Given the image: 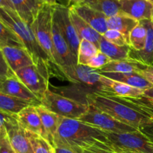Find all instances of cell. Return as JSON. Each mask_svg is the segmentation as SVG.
Here are the masks:
<instances>
[{
  "label": "cell",
  "instance_id": "obj_28",
  "mask_svg": "<svg viewBox=\"0 0 153 153\" xmlns=\"http://www.w3.org/2000/svg\"><path fill=\"white\" fill-rule=\"evenodd\" d=\"M31 105L29 102L0 92V111L15 116L22 109Z\"/></svg>",
  "mask_w": 153,
  "mask_h": 153
},
{
  "label": "cell",
  "instance_id": "obj_27",
  "mask_svg": "<svg viewBox=\"0 0 153 153\" xmlns=\"http://www.w3.org/2000/svg\"><path fill=\"white\" fill-rule=\"evenodd\" d=\"M116 101L120 102L137 111L150 117L153 119V101L148 100L145 97L141 98H125V97H110Z\"/></svg>",
  "mask_w": 153,
  "mask_h": 153
},
{
  "label": "cell",
  "instance_id": "obj_16",
  "mask_svg": "<svg viewBox=\"0 0 153 153\" xmlns=\"http://www.w3.org/2000/svg\"><path fill=\"white\" fill-rule=\"evenodd\" d=\"M119 1L121 13L135 20L151 19L153 13V4L146 0H122Z\"/></svg>",
  "mask_w": 153,
  "mask_h": 153
},
{
  "label": "cell",
  "instance_id": "obj_47",
  "mask_svg": "<svg viewBox=\"0 0 153 153\" xmlns=\"http://www.w3.org/2000/svg\"><path fill=\"white\" fill-rule=\"evenodd\" d=\"M146 1H148V2H150V3H151V4H153V0H146Z\"/></svg>",
  "mask_w": 153,
  "mask_h": 153
},
{
  "label": "cell",
  "instance_id": "obj_44",
  "mask_svg": "<svg viewBox=\"0 0 153 153\" xmlns=\"http://www.w3.org/2000/svg\"><path fill=\"white\" fill-rule=\"evenodd\" d=\"M68 1L72 3L71 5H76V4H80L83 3V0H68Z\"/></svg>",
  "mask_w": 153,
  "mask_h": 153
},
{
  "label": "cell",
  "instance_id": "obj_45",
  "mask_svg": "<svg viewBox=\"0 0 153 153\" xmlns=\"http://www.w3.org/2000/svg\"><path fill=\"white\" fill-rule=\"evenodd\" d=\"M117 153H136V152H128V151H121V152H118Z\"/></svg>",
  "mask_w": 153,
  "mask_h": 153
},
{
  "label": "cell",
  "instance_id": "obj_38",
  "mask_svg": "<svg viewBox=\"0 0 153 153\" xmlns=\"http://www.w3.org/2000/svg\"><path fill=\"white\" fill-rule=\"evenodd\" d=\"M0 153H15L10 146L8 135L0 140Z\"/></svg>",
  "mask_w": 153,
  "mask_h": 153
},
{
  "label": "cell",
  "instance_id": "obj_9",
  "mask_svg": "<svg viewBox=\"0 0 153 153\" xmlns=\"http://www.w3.org/2000/svg\"><path fill=\"white\" fill-rule=\"evenodd\" d=\"M52 19L59 27L72 54L77 59V52L80 39L72 24L69 16V7L61 4H54Z\"/></svg>",
  "mask_w": 153,
  "mask_h": 153
},
{
  "label": "cell",
  "instance_id": "obj_25",
  "mask_svg": "<svg viewBox=\"0 0 153 153\" xmlns=\"http://www.w3.org/2000/svg\"><path fill=\"white\" fill-rule=\"evenodd\" d=\"M144 65L131 60L111 61L98 70L99 73H138Z\"/></svg>",
  "mask_w": 153,
  "mask_h": 153
},
{
  "label": "cell",
  "instance_id": "obj_39",
  "mask_svg": "<svg viewBox=\"0 0 153 153\" xmlns=\"http://www.w3.org/2000/svg\"><path fill=\"white\" fill-rule=\"evenodd\" d=\"M139 131L147 137V138L153 143V122L141 127Z\"/></svg>",
  "mask_w": 153,
  "mask_h": 153
},
{
  "label": "cell",
  "instance_id": "obj_30",
  "mask_svg": "<svg viewBox=\"0 0 153 153\" xmlns=\"http://www.w3.org/2000/svg\"><path fill=\"white\" fill-rule=\"evenodd\" d=\"M146 28L140 22H139L130 31L129 35V46L131 49L136 51L142 50L146 46Z\"/></svg>",
  "mask_w": 153,
  "mask_h": 153
},
{
  "label": "cell",
  "instance_id": "obj_37",
  "mask_svg": "<svg viewBox=\"0 0 153 153\" xmlns=\"http://www.w3.org/2000/svg\"><path fill=\"white\" fill-rule=\"evenodd\" d=\"M138 73L143 76L148 82H149L153 85V65L149 66V67L144 66L139 70Z\"/></svg>",
  "mask_w": 153,
  "mask_h": 153
},
{
  "label": "cell",
  "instance_id": "obj_31",
  "mask_svg": "<svg viewBox=\"0 0 153 153\" xmlns=\"http://www.w3.org/2000/svg\"><path fill=\"white\" fill-rule=\"evenodd\" d=\"M99 52L98 47L86 40H81L77 52V64L88 65L92 58Z\"/></svg>",
  "mask_w": 153,
  "mask_h": 153
},
{
  "label": "cell",
  "instance_id": "obj_1",
  "mask_svg": "<svg viewBox=\"0 0 153 153\" xmlns=\"http://www.w3.org/2000/svg\"><path fill=\"white\" fill-rule=\"evenodd\" d=\"M52 145L54 147L65 148L76 153H82L83 151L117 153L106 131L78 120L62 117Z\"/></svg>",
  "mask_w": 153,
  "mask_h": 153
},
{
  "label": "cell",
  "instance_id": "obj_24",
  "mask_svg": "<svg viewBox=\"0 0 153 153\" xmlns=\"http://www.w3.org/2000/svg\"><path fill=\"white\" fill-rule=\"evenodd\" d=\"M98 49L100 52L106 55L112 61L129 59L130 46H118L106 40L101 36L98 43Z\"/></svg>",
  "mask_w": 153,
  "mask_h": 153
},
{
  "label": "cell",
  "instance_id": "obj_19",
  "mask_svg": "<svg viewBox=\"0 0 153 153\" xmlns=\"http://www.w3.org/2000/svg\"><path fill=\"white\" fill-rule=\"evenodd\" d=\"M69 16L70 19L81 40H86L94 43L98 47L99 40L101 37V34L93 29L88 23L85 22L82 18L80 17L70 7H69Z\"/></svg>",
  "mask_w": 153,
  "mask_h": 153
},
{
  "label": "cell",
  "instance_id": "obj_10",
  "mask_svg": "<svg viewBox=\"0 0 153 153\" xmlns=\"http://www.w3.org/2000/svg\"><path fill=\"white\" fill-rule=\"evenodd\" d=\"M14 74L39 100L49 90V79L34 64L20 69Z\"/></svg>",
  "mask_w": 153,
  "mask_h": 153
},
{
  "label": "cell",
  "instance_id": "obj_4",
  "mask_svg": "<svg viewBox=\"0 0 153 153\" xmlns=\"http://www.w3.org/2000/svg\"><path fill=\"white\" fill-rule=\"evenodd\" d=\"M63 77L71 83L86 88L90 93L102 92L104 76L98 70L88 66L76 64L64 67H52L50 76Z\"/></svg>",
  "mask_w": 153,
  "mask_h": 153
},
{
  "label": "cell",
  "instance_id": "obj_46",
  "mask_svg": "<svg viewBox=\"0 0 153 153\" xmlns=\"http://www.w3.org/2000/svg\"><path fill=\"white\" fill-rule=\"evenodd\" d=\"M82 153H98V152H90V151H83Z\"/></svg>",
  "mask_w": 153,
  "mask_h": 153
},
{
  "label": "cell",
  "instance_id": "obj_35",
  "mask_svg": "<svg viewBox=\"0 0 153 153\" xmlns=\"http://www.w3.org/2000/svg\"><path fill=\"white\" fill-rule=\"evenodd\" d=\"M14 118L15 116L0 111V140L7 136L5 126Z\"/></svg>",
  "mask_w": 153,
  "mask_h": 153
},
{
  "label": "cell",
  "instance_id": "obj_13",
  "mask_svg": "<svg viewBox=\"0 0 153 153\" xmlns=\"http://www.w3.org/2000/svg\"><path fill=\"white\" fill-rule=\"evenodd\" d=\"M8 138L15 153H33L26 130L21 126L16 117L5 126Z\"/></svg>",
  "mask_w": 153,
  "mask_h": 153
},
{
  "label": "cell",
  "instance_id": "obj_3",
  "mask_svg": "<svg viewBox=\"0 0 153 153\" xmlns=\"http://www.w3.org/2000/svg\"><path fill=\"white\" fill-rule=\"evenodd\" d=\"M86 103L107 114L122 123L139 130L153 122V119L107 96L92 93L86 96Z\"/></svg>",
  "mask_w": 153,
  "mask_h": 153
},
{
  "label": "cell",
  "instance_id": "obj_8",
  "mask_svg": "<svg viewBox=\"0 0 153 153\" xmlns=\"http://www.w3.org/2000/svg\"><path fill=\"white\" fill-rule=\"evenodd\" d=\"M88 111L78 120L99 128L106 132L127 133L138 131L136 128L122 123L107 114L99 111L94 106L88 105Z\"/></svg>",
  "mask_w": 153,
  "mask_h": 153
},
{
  "label": "cell",
  "instance_id": "obj_49",
  "mask_svg": "<svg viewBox=\"0 0 153 153\" xmlns=\"http://www.w3.org/2000/svg\"><path fill=\"white\" fill-rule=\"evenodd\" d=\"M116 1H122V0H116Z\"/></svg>",
  "mask_w": 153,
  "mask_h": 153
},
{
  "label": "cell",
  "instance_id": "obj_40",
  "mask_svg": "<svg viewBox=\"0 0 153 153\" xmlns=\"http://www.w3.org/2000/svg\"><path fill=\"white\" fill-rule=\"evenodd\" d=\"M142 97H145L151 101H153V86L143 91Z\"/></svg>",
  "mask_w": 153,
  "mask_h": 153
},
{
  "label": "cell",
  "instance_id": "obj_22",
  "mask_svg": "<svg viewBox=\"0 0 153 153\" xmlns=\"http://www.w3.org/2000/svg\"><path fill=\"white\" fill-rule=\"evenodd\" d=\"M35 108L38 113L39 116H40L42 125H43L45 131L47 134L49 141L52 145L53 138L56 137L57 131H58L61 117L49 111L41 105H36Z\"/></svg>",
  "mask_w": 153,
  "mask_h": 153
},
{
  "label": "cell",
  "instance_id": "obj_48",
  "mask_svg": "<svg viewBox=\"0 0 153 153\" xmlns=\"http://www.w3.org/2000/svg\"><path fill=\"white\" fill-rule=\"evenodd\" d=\"M152 22H153V13H152Z\"/></svg>",
  "mask_w": 153,
  "mask_h": 153
},
{
  "label": "cell",
  "instance_id": "obj_43",
  "mask_svg": "<svg viewBox=\"0 0 153 153\" xmlns=\"http://www.w3.org/2000/svg\"><path fill=\"white\" fill-rule=\"evenodd\" d=\"M40 1L41 4H50V5H54V4H57V0H38Z\"/></svg>",
  "mask_w": 153,
  "mask_h": 153
},
{
  "label": "cell",
  "instance_id": "obj_26",
  "mask_svg": "<svg viewBox=\"0 0 153 153\" xmlns=\"http://www.w3.org/2000/svg\"><path fill=\"white\" fill-rule=\"evenodd\" d=\"M83 4L100 12L106 17L121 13L119 1L116 0H83Z\"/></svg>",
  "mask_w": 153,
  "mask_h": 153
},
{
  "label": "cell",
  "instance_id": "obj_32",
  "mask_svg": "<svg viewBox=\"0 0 153 153\" xmlns=\"http://www.w3.org/2000/svg\"><path fill=\"white\" fill-rule=\"evenodd\" d=\"M5 46L23 47L16 34L0 20V49Z\"/></svg>",
  "mask_w": 153,
  "mask_h": 153
},
{
  "label": "cell",
  "instance_id": "obj_7",
  "mask_svg": "<svg viewBox=\"0 0 153 153\" xmlns=\"http://www.w3.org/2000/svg\"><path fill=\"white\" fill-rule=\"evenodd\" d=\"M106 134L116 152L153 153V143L139 130L127 133L106 132Z\"/></svg>",
  "mask_w": 153,
  "mask_h": 153
},
{
  "label": "cell",
  "instance_id": "obj_12",
  "mask_svg": "<svg viewBox=\"0 0 153 153\" xmlns=\"http://www.w3.org/2000/svg\"><path fill=\"white\" fill-rule=\"evenodd\" d=\"M0 92L14 98L29 102L33 105H39L40 102L15 76L0 79Z\"/></svg>",
  "mask_w": 153,
  "mask_h": 153
},
{
  "label": "cell",
  "instance_id": "obj_5",
  "mask_svg": "<svg viewBox=\"0 0 153 153\" xmlns=\"http://www.w3.org/2000/svg\"><path fill=\"white\" fill-rule=\"evenodd\" d=\"M52 13L53 5L43 4L31 27L39 45L47 55L52 65L55 66L52 44Z\"/></svg>",
  "mask_w": 153,
  "mask_h": 153
},
{
  "label": "cell",
  "instance_id": "obj_50",
  "mask_svg": "<svg viewBox=\"0 0 153 153\" xmlns=\"http://www.w3.org/2000/svg\"></svg>",
  "mask_w": 153,
  "mask_h": 153
},
{
  "label": "cell",
  "instance_id": "obj_33",
  "mask_svg": "<svg viewBox=\"0 0 153 153\" xmlns=\"http://www.w3.org/2000/svg\"><path fill=\"white\" fill-rule=\"evenodd\" d=\"M102 36L109 42L118 46H129L124 35L116 30L108 29Z\"/></svg>",
  "mask_w": 153,
  "mask_h": 153
},
{
  "label": "cell",
  "instance_id": "obj_6",
  "mask_svg": "<svg viewBox=\"0 0 153 153\" xmlns=\"http://www.w3.org/2000/svg\"><path fill=\"white\" fill-rule=\"evenodd\" d=\"M40 104L59 117L78 120L88 111V105L74 99L64 97L48 90L42 98Z\"/></svg>",
  "mask_w": 153,
  "mask_h": 153
},
{
  "label": "cell",
  "instance_id": "obj_42",
  "mask_svg": "<svg viewBox=\"0 0 153 153\" xmlns=\"http://www.w3.org/2000/svg\"><path fill=\"white\" fill-rule=\"evenodd\" d=\"M55 152L56 153H76L68 149L62 147H55Z\"/></svg>",
  "mask_w": 153,
  "mask_h": 153
},
{
  "label": "cell",
  "instance_id": "obj_21",
  "mask_svg": "<svg viewBox=\"0 0 153 153\" xmlns=\"http://www.w3.org/2000/svg\"><path fill=\"white\" fill-rule=\"evenodd\" d=\"M18 16L31 25L42 4L38 0H10Z\"/></svg>",
  "mask_w": 153,
  "mask_h": 153
},
{
  "label": "cell",
  "instance_id": "obj_23",
  "mask_svg": "<svg viewBox=\"0 0 153 153\" xmlns=\"http://www.w3.org/2000/svg\"><path fill=\"white\" fill-rule=\"evenodd\" d=\"M138 21L133 18L120 13L115 16L107 17L106 24L108 29H113L119 31L124 35L129 44V35L130 31L138 24Z\"/></svg>",
  "mask_w": 153,
  "mask_h": 153
},
{
  "label": "cell",
  "instance_id": "obj_36",
  "mask_svg": "<svg viewBox=\"0 0 153 153\" xmlns=\"http://www.w3.org/2000/svg\"><path fill=\"white\" fill-rule=\"evenodd\" d=\"M14 73L9 68L0 49V79H4V78L14 76Z\"/></svg>",
  "mask_w": 153,
  "mask_h": 153
},
{
  "label": "cell",
  "instance_id": "obj_14",
  "mask_svg": "<svg viewBox=\"0 0 153 153\" xmlns=\"http://www.w3.org/2000/svg\"><path fill=\"white\" fill-rule=\"evenodd\" d=\"M15 117L20 125L26 131L39 134L49 140L47 134L42 125L40 116L35 108V105H31L24 108L15 115Z\"/></svg>",
  "mask_w": 153,
  "mask_h": 153
},
{
  "label": "cell",
  "instance_id": "obj_29",
  "mask_svg": "<svg viewBox=\"0 0 153 153\" xmlns=\"http://www.w3.org/2000/svg\"><path fill=\"white\" fill-rule=\"evenodd\" d=\"M29 140L33 153H56L55 147L52 143L39 134L26 131Z\"/></svg>",
  "mask_w": 153,
  "mask_h": 153
},
{
  "label": "cell",
  "instance_id": "obj_20",
  "mask_svg": "<svg viewBox=\"0 0 153 153\" xmlns=\"http://www.w3.org/2000/svg\"><path fill=\"white\" fill-rule=\"evenodd\" d=\"M102 76L119 82L128 85L138 88L142 91L148 89L153 85L138 73H100Z\"/></svg>",
  "mask_w": 153,
  "mask_h": 153
},
{
  "label": "cell",
  "instance_id": "obj_2",
  "mask_svg": "<svg viewBox=\"0 0 153 153\" xmlns=\"http://www.w3.org/2000/svg\"><path fill=\"white\" fill-rule=\"evenodd\" d=\"M0 20L16 34L32 57L34 65L50 79L52 65L47 55L39 45L31 25L24 22L15 10L5 7H0Z\"/></svg>",
  "mask_w": 153,
  "mask_h": 153
},
{
  "label": "cell",
  "instance_id": "obj_18",
  "mask_svg": "<svg viewBox=\"0 0 153 153\" xmlns=\"http://www.w3.org/2000/svg\"><path fill=\"white\" fill-rule=\"evenodd\" d=\"M6 63L14 73L20 69L33 65L34 61L24 47L5 46L1 48Z\"/></svg>",
  "mask_w": 153,
  "mask_h": 153
},
{
  "label": "cell",
  "instance_id": "obj_11",
  "mask_svg": "<svg viewBox=\"0 0 153 153\" xmlns=\"http://www.w3.org/2000/svg\"><path fill=\"white\" fill-rule=\"evenodd\" d=\"M52 44H53L55 66L64 67L77 64V59L72 54L68 44L59 27L52 19Z\"/></svg>",
  "mask_w": 153,
  "mask_h": 153
},
{
  "label": "cell",
  "instance_id": "obj_34",
  "mask_svg": "<svg viewBox=\"0 0 153 153\" xmlns=\"http://www.w3.org/2000/svg\"><path fill=\"white\" fill-rule=\"evenodd\" d=\"M112 60L110 58H108L106 55H104V53H102L101 52L99 51L94 57L91 59V61L88 62V67H92L93 69H95V70H99L101 67H104L106 64H107L108 63L110 62Z\"/></svg>",
  "mask_w": 153,
  "mask_h": 153
},
{
  "label": "cell",
  "instance_id": "obj_15",
  "mask_svg": "<svg viewBox=\"0 0 153 153\" xmlns=\"http://www.w3.org/2000/svg\"><path fill=\"white\" fill-rule=\"evenodd\" d=\"M78 16L88 23L93 29L103 35L108 30L106 17L104 14L91 8L85 4L69 6Z\"/></svg>",
  "mask_w": 153,
  "mask_h": 153
},
{
  "label": "cell",
  "instance_id": "obj_41",
  "mask_svg": "<svg viewBox=\"0 0 153 153\" xmlns=\"http://www.w3.org/2000/svg\"><path fill=\"white\" fill-rule=\"evenodd\" d=\"M0 7H5V8H9L14 10L10 0H0Z\"/></svg>",
  "mask_w": 153,
  "mask_h": 153
},
{
  "label": "cell",
  "instance_id": "obj_17",
  "mask_svg": "<svg viewBox=\"0 0 153 153\" xmlns=\"http://www.w3.org/2000/svg\"><path fill=\"white\" fill-rule=\"evenodd\" d=\"M146 28V46L142 50L136 51L130 48L129 59L146 67L153 65V22L152 19L140 21Z\"/></svg>",
  "mask_w": 153,
  "mask_h": 153
}]
</instances>
